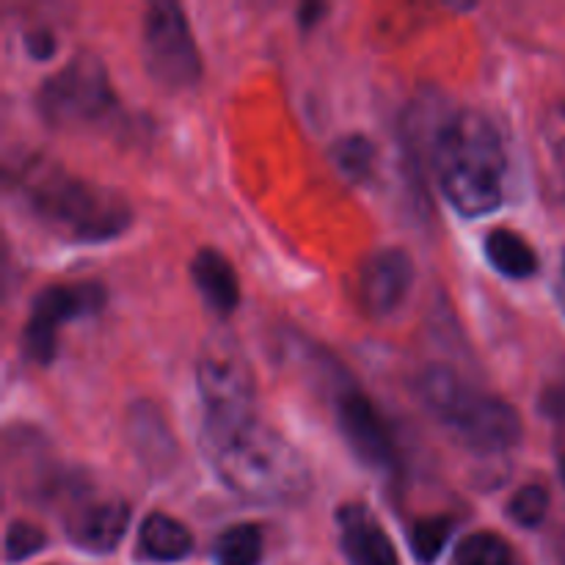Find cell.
Listing matches in <instances>:
<instances>
[{
	"instance_id": "cell-2",
	"label": "cell",
	"mask_w": 565,
	"mask_h": 565,
	"mask_svg": "<svg viewBox=\"0 0 565 565\" xmlns=\"http://www.w3.org/2000/svg\"><path fill=\"white\" fill-rule=\"evenodd\" d=\"M430 163L447 202L467 218L494 213L505 202V147L480 110H456L441 121L430 141Z\"/></svg>"
},
{
	"instance_id": "cell-11",
	"label": "cell",
	"mask_w": 565,
	"mask_h": 565,
	"mask_svg": "<svg viewBox=\"0 0 565 565\" xmlns=\"http://www.w3.org/2000/svg\"><path fill=\"white\" fill-rule=\"evenodd\" d=\"M414 285V259L403 248H381L359 274V301L375 318L397 312Z\"/></svg>"
},
{
	"instance_id": "cell-12",
	"label": "cell",
	"mask_w": 565,
	"mask_h": 565,
	"mask_svg": "<svg viewBox=\"0 0 565 565\" xmlns=\"http://www.w3.org/2000/svg\"><path fill=\"white\" fill-rule=\"evenodd\" d=\"M337 522H340V546L348 565H401L392 539L362 502L342 505Z\"/></svg>"
},
{
	"instance_id": "cell-25",
	"label": "cell",
	"mask_w": 565,
	"mask_h": 565,
	"mask_svg": "<svg viewBox=\"0 0 565 565\" xmlns=\"http://www.w3.org/2000/svg\"><path fill=\"white\" fill-rule=\"evenodd\" d=\"M557 303H561L563 307V312H565V254H563V263H561V274H557Z\"/></svg>"
},
{
	"instance_id": "cell-20",
	"label": "cell",
	"mask_w": 565,
	"mask_h": 565,
	"mask_svg": "<svg viewBox=\"0 0 565 565\" xmlns=\"http://www.w3.org/2000/svg\"><path fill=\"white\" fill-rule=\"evenodd\" d=\"M331 160H334L337 169L353 182H362L373 174V163H375V147L370 138L359 136H342L340 141L331 147Z\"/></svg>"
},
{
	"instance_id": "cell-7",
	"label": "cell",
	"mask_w": 565,
	"mask_h": 565,
	"mask_svg": "<svg viewBox=\"0 0 565 565\" xmlns=\"http://www.w3.org/2000/svg\"><path fill=\"white\" fill-rule=\"evenodd\" d=\"M147 75L166 92H188L202 77V55L182 6L160 0L147 9L141 31Z\"/></svg>"
},
{
	"instance_id": "cell-5",
	"label": "cell",
	"mask_w": 565,
	"mask_h": 565,
	"mask_svg": "<svg viewBox=\"0 0 565 565\" xmlns=\"http://www.w3.org/2000/svg\"><path fill=\"white\" fill-rule=\"evenodd\" d=\"M196 386L202 397V436L226 434L257 419L254 367L241 342L226 331H213L199 348Z\"/></svg>"
},
{
	"instance_id": "cell-21",
	"label": "cell",
	"mask_w": 565,
	"mask_h": 565,
	"mask_svg": "<svg viewBox=\"0 0 565 565\" xmlns=\"http://www.w3.org/2000/svg\"><path fill=\"white\" fill-rule=\"evenodd\" d=\"M452 535V519L450 516H425L408 533V544H412L414 557L423 565H434L439 555L445 552L447 541Z\"/></svg>"
},
{
	"instance_id": "cell-18",
	"label": "cell",
	"mask_w": 565,
	"mask_h": 565,
	"mask_svg": "<svg viewBox=\"0 0 565 565\" xmlns=\"http://www.w3.org/2000/svg\"><path fill=\"white\" fill-rule=\"evenodd\" d=\"M263 533L254 524H235L213 546L215 565H259L263 563Z\"/></svg>"
},
{
	"instance_id": "cell-13",
	"label": "cell",
	"mask_w": 565,
	"mask_h": 565,
	"mask_svg": "<svg viewBox=\"0 0 565 565\" xmlns=\"http://www.w3.org/2000/svg\"><path fill=\"white\" fill-rule=\"evenodd\" d=\"M193 285L213 312L232 315L241 303V281L235 268L215 248H202L191 263Z\"/></svg>"
},
{
	"instance_id": "cell-17",
	"label": "cell",
	"mask_w": 565,
	"mask_h": 565,
	"mask_svg": "<svg viewBox=\"0 0 565 565\" xmlns=\"http://www.w3.org/2000/svg\"><path fill=\"white\" fill-rule=\"evenodd\" d=\"M450 565H524L511 544L497 533H472L458 544Z\"/></svg>"
},
{
	"instance_id": "cell-4",
	"label": "cell",
	"mask_w": 565,
	"mask_h": 565,
	"mask_svg": "<svg viewBox=\"0 0 565 565\" xmlns=\"http://www.w3.org/2000/svg\"><path fill=\"white\" fill-rule=\"evenodd\" d=\"M419 397L439 423L478 456H502L522 439V417L511 403L472 390L447 364H430L419 375Z\"/></svg>"
},
{
	"instance_id": "cell-6",
	"label": "cell",
	"mask_w": 565,
	"mask_h": 565,
	"mask_svg": "<svg viewBox=\"0 0 565 565\" xmlns=\"http://www.w3.org/2000/svg\"><path fill=\"white\" fill-rule=\"evenodd\" d=\"M39 114L50 127L75 130L103 119L114 108V88L108 70L92 53H81L50 75L39 88Z\"/></svg>"
},
{
	"instance_id": "cell-8",
	"label": "cell",
	"mask_w": 565,
	"mask_h": 565,
	"mask_svg": "<svg viewBox=\"0 0 565 565\" xmlns=\"http://www.w3.org/2000/svg\"><path fill=\"white\" fill-rule=\"evenodd\" d=\"M103 307L105 290L99 285H55L42 290L33 301L31 318L22 331L25 356L36 364H47L55 356L61 326L97 315Z\"/></svg>"
},
{
	"instance_id": "cell-14",
	"label": "cell",
	"mask_w": 565,
	"mask_h": 565,
	"mask_svg": "<svg viewBox=\"0 0 565 565\" xmlns=\"http://www.w3.org/2000/svg\"><path fill=\"white\" fill-rule=\"evenodd\" d=\"M138 550L154 563L185 561L193 552V535L169 513H149L138 530Z\"/></svg>"
},
{
	"instance_id": "cell-23",
	"label": "cell",
	"mask_w": 565,
	"mask_h": 565,
	"mask_svg": "<svg viewBox=\"0 0 565 565\" xmlns=\"http://www.w3.org/2000/svg\"><path fill=\"white\" fill-rule=\"evenodd\" d=\"M42 546H47V535L42 527L31 522H11L6 530V561L20 563L36 555Z\"/></svg>"
},
{
	"instance_id": "cell-26",
	"label": "cell",
	"mask_w": 565,
	"mask_h": 565,
	"mask_svg": "<svg viewBox=\"0 0 565 565\" xmlns=\"http://www.w3.org/2000/svg\"><path fill=\"white\" fill-rule=\"evenodd\" d=\"M557 463H561V478H563V483H565V450L561 452V458H557Z\"/></svg>"
},
{
	"instance_id": "cell-15",
	"label": "cell",
	"mask_w": 565,
	"mask_h": 565,
	"mask_svg": "<svg viewBox=\"0 0 565 565\" xmlns=\"http://www.w3.org/2000/svg\"><path fill=\"white\" fill-rule=\"evenodd\" d=\"M483 248L497 274L508 276V279H530L539 270V254H535V248L519 232L505 230V226L491 230L486 235Z\"/></svg>"
},
{
	"instance_id": "cell-19",
	"label": "cell",
	"mask_w": 565,
	"mask_h": 565,
	"mask_svg": "<svg viewBox=\"0 0 565 565\" xmlns=\"http://www.w3.org/2000/svg\"><path fill=\"white\" fill-rule=\"evenodd\" d=\"M539 141L552 174L565 188V99H557L544 110L539 125Z\"/></svg>"
},
{
	"instance_id": "cell-22",
	"label": "cell",
	"mask_w": 565,
	"mask_h": 565,
	"mask_svg": "<svg viewBox=\"0 0 565 565\" xmlns=\"http://www.w3.org/2000/svg\"><path fill=\"white\" fill-rule=\"evenodd\" d=\"M550 513V491L544 486H524L508 502V516L519 524V527H539Z\"/></svg>"
},
{
	"instance_id": "cell-3",
	"label": "cell",
	"mask_w": 565,
	"mask_h": 565,
	"mask_svg": "<svg viewBox=\"0 0 565 565\" xmlns=\"http://www.w3.org/2000/svg\"><path fill=\"white\" fill-rule=\"evenodd\" d=\"M20 193L42 226L70 243H105L130 230L125 196L50 163H33L20 177Z\"/></svg>"
},
{
	"instance_id": "cell-10",
	"label": "cell",
	"mask_w": 565,
	"mask_h": 565,
	"mask_svg": "<svg viewBox=\"0 0 565 565\" xmlns=\"http://www.w3.org/2000/svg\"><path fill=\"white\" fill-rule=\"evenodd\" d=\"M337 425L353 456L370 469H390L395 463V445L379 408L356 386H342L334 395Z\"/></svg>"
},
{
	"instance_id": "cell-9",
	"label": "cell",
	"mask_w": 565,
	"mask_h": 565,
	"mask_svg": "<svg viewBox=\"0 0 565 565\" xmlns=\"http://www.w3.org/2000/svg\"><path fill=\"white\" fill-rule=\"evenodd\" d=\"M130 524V505L116 494L77 491L64 508V533L77 550L108 555L121 544Z\"/></svg>"
},
{
	"instance_id": "cell-24",
	"label": "cell",
	"mask_w": 565,
	"mask_h": 565,
	"mask_svg": "<svg viewBox=\"0 0 565 565\" xmlns=\"http://www.w3.org/2000/svg\"><path fill=\"white\" fill-rule=\"evenodd\" d=\"M539 408L544 417L550 419H565V381L546 386L544 395H541Z\"/></svg>"
},
{
	"instance_id": "cell-1",
	"label": "cell",
	"mask_w": 565,
	"mask_h": 565,
	"mask_svg": "<svg viewBox=\"0 0 565 565\" xmlns=\"http://www.w3.org/2000/svg\"><path fill=\"white\" fill-rule=\"evenodd\" d=\"M221 483L263 505H298L312 494L307 458L270 425L252 419L226 434L202 436Z\"/></svg>"
},
{
	"instance_id": "cell-16",
	"label": "cell",
	"mask_w": 565,
	"mask_h": 565,
	"mask_svg": "<svg viewBox=\"0 0 565 565\" xmlns=\"http://www.w3.org/2000/svg\"><path fill=\"white\" fill-rule=\"evenodd\" d=\"M132 450L138 452L147 467L160 469L171 467V458H174V439L166 430V423L147 406V414H141V406L132 412Z\"/></svg>"
}]
</instances>
